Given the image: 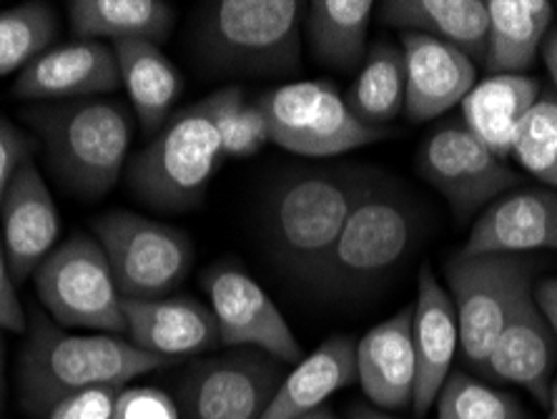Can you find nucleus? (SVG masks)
<instances>
[{"instance_id":"26","label":"nucleus","mask_w":557,"mask_h":419,"mask_svg":"<svg viewBox=\"0 0 557 419\" xmlns=\"http://www.w3.org/2000/svg\"><path fill=\"white\" fill-rule=\"evenodd\" d=\"M113 53H116L121 86L126 88L141 128L146 134L161 131L182 94L184 81L176 65L166 59L161 46L149 40H121L113 44Z\"/></svg>"},{"instance_id":"37","label":"nucleus","mask_w":557,"mask_h":419,"mask_svg":"<svg viewBox=\"0 0 557 419\" xmlns=\"http://www.w3.org/2000/svg\"><path fill=\"white\" fill-rule=\"evenodd\" d=\"M0 330L28 332V315L15 292V279L8 267L3 239H0Z\"/></svg>"},{"instance_id":"13","label":"nucleus","mask_w":557,"mask_h":419,"mask_svg":"<svg viewBox=\"0 0 557 419\" xmlns=\"http://www.w3.org/2000/svg\"><path fill=\"white\" fill-rule=\"evenodd\" d=\"M203 292L219 324L221 347L259 349L292 365L301 359V347L284 315L242 267H211L203 274Z\"/></svg>"},{"instance_id":"30","label":"nucleus","mask_w":557,"mask_h":419,"mask_svg":"<svg viewBox=\"0 0 557 419\" xmlns=\"http://www.w3.org/2000/svg\"><path fill=\"white\" fill-rule=\"evenodd\" d=\"M59 38V15L48 3L33 0L0 11V78L26 71L28 65L51 51Z\"/></svg>"},{"instance_id":"38","label":"nucleus","mask_w":557,"mask_h":419,"mask_svg":"<svg viewBox=\"0 0 557 419\" xmlns=\"http://www.w3.org/2000/svg\"><path fill=\"white\" fill-rule=\"evenodd\" d=\"M540 51H543L545 69H547V73H550L553 86L557 90V26H553L550 33H547L545 40H543V48H540Z\"/></svg>"},{"instance_id":"8","label":"nucleus","mask_w":557,"mask_h":419,"mask_svg":"<svg viewBox=\"0 0 557 419\" xmlns=\"http://www.w3.org/2000/svg\"><path fill=\"white\" fill-rule=\"evenodd\" d=\"M535 261L522 254H457L447 264L449 297L460 326V349L485 369L490 352L522 294L532 292Z\"/></svg>"},{"instance_id":"9","label":"nucleus","mask_w":557,"mask_h":419,"mask_svg":"<svg viewBox=\"0 0 557 419\" xmlns=\"http://www.w3.org/2000/svg\"><path fill=\"white\" fill-rule=\"evenodd\" d=\"M264 113L269 141L278 149L324 159L382 141L384 128H370L349 111L337 88L326 81H297L267 90L257 101Z\"/></svg>"},{"instance_id":"20","label":"nucleus","mask_w":557,"mask_h":419,"mask_svg":"<svg viewBox=\"0 0 557 419\" xmlns=\"http://www.w3.org/2000/svg\"><path fill=\"white\" fill-rule=\"evenodd\" d=\"M555 334L537 309L532 292L522 294L490 352L485 372L495 380L520 384L540 405L550 402Z\"/></svg>"},{"instance_id":"12","label":"nucleus","mask_w":557,"mask_h":419,"mask_svg":"<svg viewBox=\"0 0 557 419\" xmlns=\"http://www.w3.org/2000/svg\"><path fill=\"white\" fill-rule=\"evenodd\" d=\"M284 380L282 361L259 349L196 361L182 384V419H261Z\"/></svg>"},{"instance_id":"43","label":"nucleus","mask_w":557,"mask_h":419,"mask_svg":"<svg viewBox=\"0 0 557 419\" xmlns=\"http://www.w3.org/2000/svg\"><path fill=\"white\" fill-rule=\"evenodd\" d=\"M547 407H550V417L547 419H557V380L550 384V402H547Z\"/></svg>"},{"instance_id":"42","label":"nucleus","mask_w":557,"mask_h":419,"mask_svg":"<svg viewBox=\"0 0 557 419\" xmlns=\"http://www.w3.org/2000/svg\"><path fill=\"white\" fill-rule=\"evenodd\" d=\"M299 419H339V417L334 415L332 409H326V407H319V409H314V412H309V415L299 417Z\"/></svg>"},{"instance_id":"36","label":"nucleus","mask_w":557,"mask_h":419,"mask_svg":"<svg viewBox=\"0 0 557 419\" xmlns=\"http://www.w3.org/2000/svg\"><path fill=\"white\" fill-rule=\"evenodd\" d=\"M26 161H30L28 138L11 121L0 119V209H3L8 188Z\"/></svg>"},{"instance_id":"3","label":"nucleus","mask_w":557,"mask_h":419,"mask_svg":"<svg viewBox=\"0 0 557 419\" xmlns=\"http://www.w3.org/2000/svg\"><path fill=\"white\" fill-rule=\"evenodd\" d=\"M420 229V207L382 181L351 211L311 292L339 301L376 289L412 254Z\"/></svg>"},{"instance_id":"14","label":"nucleus","mask_w":557,"mask_h":419,"mask_svg":"<svg viewBox=\"0 0 557 419\" xmlns=\"http://www.w3.org/2000/svg\"><path fill=\"white\" fill-rule=\"evenodd\" d=\"M121 86L113 46L103 40H73L55 46L18 73L13 96L26 101H81L84 96L111 94Z\"/></svg>"},{"instance_id":"7","label":"nucleus","mask_w":557,"mask_h":419,"mask_svg":"<svg viewBox=\"0 0 557 419\" xmlns=\"http://www.w3.org/2000/svg\"><path fill=\"white\" fill-rule=\"evenodd\" d=\"M36 294L48 317L65 330L124 334V299L113 282L101 244L88 234H73L55 246L36 271Z\"/></svg>"},{"instance_id":"1","label":"nucleus","mask_w":557,"mask_h":419,"mask_svg":"<svg viewBox=\"0 0 557 419\" xmlns=\"http://www.w3.org/2000/svg\"><path fill=\"white\" fill-rule=\"evenodd\" d=\"M357 167L292 171L264 204V246L276 271L311 289L347 219L382 184Z\"/></svg>"},{"instance_id":"19","label":"nucleus","mask_w":557,"mask_h":419,"mask_svg":"<svg viewBox=\"0 0 557 419\" xmlns=\"http://www.w3.org/2000/svg\"><path fill=\"white\" fill-rule=\"evenodd\" d=\"M412 340L417 357V384L412 407L417 419L430 412L445 387L460 344V326L453 297L442 289L430 267L420 271V294L412 307Z\"/></svg>"},{"instance_id":"41","label":"nucleus","mask_w":557,"mask_h":419,"mask_svg":"<svg viewBox=\"0 0 557 419\" xmlns=\"http://www.w3.org/2000/svg\"><path fill=\"white\" fill-rule=\"evenodd\" d=\"M537 309L543 311V317L547 319V324H550V330L557 340V307H537Z\"/></svg>"},{"instance_id":"15","label":"nucleus","mask_w":557,"mask_h":419,"mask_svg":"<svg viewBox=\"0 0 557 419\" xmlns=\"http://www.w3.org/2000/svg\"><path fill=\"white\" fill-rule=\"evenodd\" d=\"M405 113L422 123L462 103L478 84V69L460 48L422 33H405Z\"/></svg>"},{"instance_id":"6","label":"nucleus","mask_w":557,"mask_h":419,"mask_svg":"<svg viewBox=\"0 0 557 419\" xmlns=\"http://www.w3.org/2000/svg\"><path fill=\"white\" fill-rule=\"evenodd\" d=\"M301 19L297 0H219L201 15L199 51L216 71L284 76L301 61Z\"/></svg>"},{"instance_id":"27","label":"nucleus","mask_w":557,"mask_h":419,"mask_svg":"<svg viewBox=\"0 0 557 419\" xmlns=\"http://www.w3.org/2000/svg\"><path fill=\"white\" fill-rule=\"evenodd\" d=\"M76 40H149L161 46L174 28V8L163 0H71Z\"/></svg>"},{"instance_id":"34","label":"nucleus","mask_w":557,"mask_h":419,"mask_svg":"<svg viewBox=\"0 0 557 419\" xmlns=\"http://www.w3.org/2000/svg\"><path fill=\"white\" fill-rule=\"evenodd\" d=\"M113 419H182L178 405L156 387H124L119 394Z\"/></svg>"},{"instance_id":"33","label":"nucleus","mask_w":557,"mask_h":419,"mask_svg":"<svg viewBox=\"0 0 557 419\" xmlns=\"http://www.w3.org/2000/svg\"><path fill=\"white\" fill-rule=\"evenodd\" d=\"M219 131L224 156H228V159H247V156L259 153L269 144L264 113L259 111L257 101L249 103L244 98V90L236 86L221 88Z\"/></svg>"},{"instance_id":"24","label":"nucleus","mask_w":557,"mask_h":419,"mask_svg":"<svg viewBox=\"0 0 557 419\" xmlns=\"http://www.w3.org/2000/svg\"><path fill=\"white\" fill-rule=\"evenodd\" d=\"M543 96L540 81L530 76H490L474 84L462 101V123L505 161L512 153L515 136L532 106Z\"/></svg>"},{"instance_id":"22","label":"nucleus","mask_w":557,"mask_h":419,"mask_svg":"<svg viewBox=\"0 0 557 419\" xmlns=\"http://www.w3.org/2000/svg\"><path fill=\"white\" fill-rule=\"evenodd\" d=\"M355 380L357 344L349 336H332L284 377L261 419L305 417L324 407L334 392L349 387Z\"/></svg>"},{"instance_id":"5","label":"nucleus","mask_w":557,"mask_h":419,"mask_svg":"<svg viewBox=\"0 0 557 419\" xmlns=\"http://www.w3.org/2000/svg\"><path fill=\"white\" fill-rule=\"evenodd\" d=\"M46 149L48 167L71 192L109 194L131 149V119L111 101H63L26 113Z\"/></svg>"},{"instance_id":"31","label":"nucleus","mask_w":557,"mask_h":419,"mask_svg":"<svg viewBox=\"0 0 557 419\" xmlns=\"http://www.w3.org/2000/svg\"><path fill=\"white\" fill-rule=\"evenodd\" d=\"M512 156L528 174L557 192V98H537L520 123Z\"/></svg>"},{"instance_id":"17","label":"nucleus","mask_w":557,"mask_h":419,"mask_svg":"<svg viewBox=\"0 0 557 419\" xmlns=\"http://www.w3.org/2000/svg\"><path fill=\"white\" fill-rule=\"evenodd\" d=\"M3 249L15 282H26L55 249L61 232L59 209L36 163L26 161L8 188L3 209Z\"/></svg>"},{"instance_id":"16","label":"nucleus","mask_w":557,"mask_h":419,"mask_svg":"<svg viewBox=\"0 0 557 419\" xmlns=\"http://www.w3.org/2000/svg\"><path fill=\"white\" fill-rule=\"evenodd\" d=\"M557 254V192L518 188L480 213L462 254Z\"/></svg>"},{"instance_id":"44","label":"nucleus","mask_w":557,"mask_h":419,"mask_svg":"<svg viewBox=\"0 0 557 419\" xmlns=\"http://www.w3.org/2000/svg\"><path fill=\"white\" fill-rule=\"evenodd\" d=\"M3 365H5V344L0 340V384H3Z\"/></svg>"},{"instance_id":"2","label":"nucleus","mask_w":557,"mask_h":419,"mask_svg":"<svg viewBox=\"0 0 557 419\" xmlns=\"http://www.w3.org/2000/svg\"><path fill=\"white\" fill-rule=\"evenodd\" d=\"M171 365L113 334H69L46 311H30L21 355L23 405L46 415L71 394L126 387L136 377Z\"/></svg>"},{"instance_id":"4","label":"nucleus","mask_w":557,"mask_h":419,"mask_svg":"<svg viewBox=\"0 0 557 419\" xmlns=\"http://www.w3.org/2000/svg\"><path fill=\"white\" fill-rule=\"evenodd\" d=\"M219 111L221 90L171 113L153 141L131 161L128 184L138 199L161 211L199 207L224 161Z\"/></svg>"},{"instance_id":"32","label":"nucleus","mask_w":557,"mask_h":419,"mask_svg":"<svg viewBox=\"0 0 557 419\" xmlns=\"http://www.w3.org/2000/svg\"><path fill=\"white\" fill-rule=\"evenodd\" d=\"M437 419H528V415L507 392L472 374L449 372L437 397Z\"/></svg>"},{"instance_id":"21","label":"nucleus","mask_w":557,"mask_h":419,"mask_svg":"<svg viewBox=\"0 0 557 419\" xmlns=\"http://www.w3.org/2000/svg\"><path fill=\"white\" fill-rule=\"evenodd\" d=\"M357 380L376 409H407L417 384L412 307L372 326L357 344Z\"/></svg>"},{"instance_id":"35","label":"nucleus","mask_w":557,"mask_h":419,"mask_svg":"<svg viewBox=\"0 0 557 419\" xmlns=\"http://www.w3.org/2000/svg\"><path fill=\"white\" fill-rule=\"evenodd\" d=\"M124 387H94L61 399L46 419H113L119 394Z\"/></svg>"},{"instance_id":"25","label":"nucleus","mask_w":557,"mask_h":419,"mask_svg":"<svg viewBox=\"0 0 557 419\" xmlns=\"http://www.w3.org/2000/svg\"><path fill=\"white\" fill-rule=\"evenodd\" d=\"M485 69L499 76H525L553 28L555 8L547 0H490Z\"/></svg>"},{"instance_id":"23","label":"nucleus","mask_w":557,"mask_h":419,"mask_svg":"<svg viewBox=\"0 0 557 419\" xmlns=\"http://www.w3.org/2000/svg\"><path fill=\"white\" fill-rule=\"evenodd\" d=\"M380 19L389 28L422 33L460 48L472 61L485 59L490 33L485 0H384Z\"/></svg>"},{"instance_id":"18","label":"nucleus","mask_w":557,"mask_h":419,"mask_svg":"<svg viewBox=\"0 0 557 419\" xmlns=\"http://www.w3.org/2000/svg\"><path fill=\"white\" fill-rule=\"evenodd\" d=\"M131 344L161 359L201 355L219 344V324L209 307L191 297L124 299Z\"/></svg>"},{"instance_id":"10","label":"nucleus","mask_w":557,"mask_h":419,"mask_svg":"<svg viewBox=\"0 0 557 419\" xmlns=\"http://www.w3.org/2000/svg\"><path fill=\"white\" fill-rule=\"evenodd\" d=\"M94 232L121 299L171 297L191 271L194 246L176 226L134 211H111L94 221Z\"/></svg>"},{"instance_id":"11","label":"nucleus","mask_w":557,"mask_h":419,"mask_svg":"<svg viewBox=\"0 0 557 419\" xmlns=\"http://www.w3.org/2000/svg\"><path fill=\"white\" fill-rule=\"evenodd\" d=\"M417 167L424 181L445 196L460 221L495 199H503L520 184V176L462 121H447L434 128L424 138Z\"/></svg>"},{"instance_id":"40","label":"nucleus","mask_w":557,"mask_h":419,"mask_svg":"<svg viewBox=\"0 0 557 419\" xmlns=\"http://www.w3.org/2000/svg\"><path fill=\"white\" fill-rule=\"evenodd\" d=\"M349 419H395L387 412H382V409L376 407H367V405H355L349 409Z\"/></svg>"},{"instance_id":"29","label":"nucleus","mask_w":557,"mask_h":419,"mask_svg":"<svg viewBox=\"0 0 557 419\" xmlns=\"http://www.w3.org/2000/svg\"><path fill=\"white\" fill-rule=\"evenodd\" d=\"M349 111L370 128H382L405 111V53L387 40L367 51L362 71L349 86Z\"/></svg>"},{"instance_id":"28","label":"nucleus","mask_w":557,"mask_h":419,"mask_svg":"<svg viewBox=\"0 0 557 419\" xmlns=\"http://www.w3.org/2000/svg\"><path fill=\"white\" fill-rule=\"evenodd\" d=\"M372 0H314L307 11V36L319 63L349 73L367 59Z\"/></svg>"},{"instance_id":"39","label":"nucleus","mask_w":557,"mask_h":419,"mask_svg":"<svg viewBox=\"0 0 557 419\" xmlns=\"http://www.w3.org/2000/svg\"><path fill=\"white\" fill-rule=\"evenodd\" d=\"M532 299L537 307H557V279H543L532 286Z\"/></svg>"}]
</instances>
